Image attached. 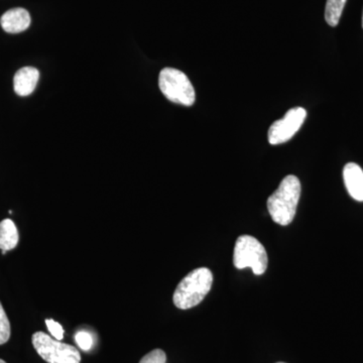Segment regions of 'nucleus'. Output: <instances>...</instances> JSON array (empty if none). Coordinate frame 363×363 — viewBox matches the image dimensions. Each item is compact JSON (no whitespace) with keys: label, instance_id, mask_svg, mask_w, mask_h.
<instances>
[{"label":"nucleus","instance_id":"obj_1","mask_svg":"<svg viewBox=\"0 0 363 363\" xmlns=\"http://www.w3.org/2000/svg\"><path fill=\"white\" fill-rule=\"evenodd\" d=\"M301 197V183L296 176H286L267 199V209L272 220L286 226L295 218Z\"/></svg>","mask_w":363,"mask_h":363},{"label":"nucleus","instance_id":"obj_2","mask_svg":"<svg viewBox=\"0 0 363 363\" xmlns=\"http://www.w3.org/2000/svg\"><path fill=\"white\" fill-rule=\"evenodd\" d=\"M213 274L207 267H199L187 274L177 286L174 304L181 310L199 305L211 290Z\"/></svg>","mask_w":363,"mask_h":363},{"label":"nucleus","instance_id":"obj_3","mask_svg":"<svg viewBox=\"0 0 363 363\" xmlns=\"http://www.w3.org/2000/svg\"><path fill=\"white\" fill-rule=\"evenodd\" d=\"M267 262L266 248L257 238L250 235H241L238 238L233 253V264L236 269L250 267L253 274L259 276L267 271Z\"/></svg>","mask_w":363,"mask_h":363},{"label":"nucleus","instance_id":"obj_4","mask_svg":"<svg viewBox=\"0 0 363 363\" xmlns=\"http://www.w3.org/2000/svg\"><path fill=\"white\" fill-rule=\"evenodd\" d=\"M162 94L174 104L191 106L196 99L195 89L187 75L174 68L162 69L159 76Z\"/></svg>","mask_w":363,"mask_h":363},{"label":"nucleus","instance_id":"obj_5","mask_svg":"<svg viewBox=\"0 0 363 363\" xmlns=\"http://www.w3.org/2000/svg\"><path fill=\"white\" fill-rule=\"evenodd\" d=\"M33 344L38 354L48 363H80L81 355L77 348L61 342L44 333L35 332Z\"/></svg>","mask_w":363,"mask_h":363},{"label":"nucleus","instance_id":"obj_6","mask_svg":"<svg viewBox=\"0 0 363 363\" xmlns=\"http://www.w3.org/2000/svg\"><path fill=\"white\" fill-rule=\"evenodd\" d=\"M307 111L303 107H295L286 112V116L274 121L269 130V142L272 145L289 142L304 123Z\"/></svg>","mask_w":363,"mask_h":363},{"label":"nucleus","instance_id":"obj_7","mask_svg":"<svg viewBox=\"0 0 363 363\" xmlns=\"http://www.w3.org/2000/svg\"><path fill=\"white\" fill-rule=\"evenodd\" d=\"M30 13L25 9L16 7V9H9L0 18V25L4 28V32L9 33H20L25 32L30 28Z\"/></svg>","mask_w":363,"mask_h":363},{"label":"nucleus","instance_id":"obj_8","mask_svg":"<svg viewBox=\"0 0 363 363\" xmlns=\"http://www.w3.org/2000/svg\"><path fill=\"white\" fill-rule=\"evenodd\" d=\"M40 72L33 67H23L16 72L13 78V88L20 96L32 94L39 82Z\"/></svg>","mask_w":363,"mask_h":363},{"label":"nucleus","instance_id":"obj_9","mask_svg":"<svg viewBox=\"0 0 363 363\" xmlns=\"http://www.w3.org/2000/svg\"><path fill=\"white\" fill-rule=\"evenodd\" d=\"M343 179L346 189L353 199L363 202V171L354 162L346 164L343 169Z\"/></svg>","mask_w":363,"mask_h":363},{"label":"nucleus","instance_id":"obj_10","mask_svg":"<svg viewBox=\"0 0 363 363\" xmlns=\"http://www.w3.org/2000/svg\"><path fill=\"white\" fill-rule=\"evenodd\" d=\"M18 231L11 219L0 222V250H11L18 245Z\"/></svg>","mask_w":363,"mask_h":363},{"label":"nucleus","instance_id":"obj_11","mask_svg":"<svg viewBox=\"0 0 363 363\" xmlns=\"http://www.w3.org/2000/svg\"><path fill=\"white\" fill-rule=\"evenodd\" d=\"M346 1L347 0H327L325 20L329 26H336L338 25Z\"/></svg>","mask_w":363,"mask_h":363},{"label":"nucleus","instance_id":"obj_12","mask_svg":"<svg viewBox=\"0 0 363 363\" xmlns=\"http://www.w3.org/2000/svg\"><path fill=\"white\" fill-rule=\"evenodd\" d=\"M9 337H11V323L0 303V345L6 343Z\"/></svg>","mask_w":363,"mask_h":363},{"label":"nucleus","instance_id":"obj_13","mask_svg":"<svg viewBox=\"0 0 363 363\" xmlns=\"http://www.w3.org/2000/svg\"><path fill=\"white\" fill-rule=\"evenodd\" d=\"M75 341L82 350L88 351L92 348L93 338L87 331H79L75 335Z\"/></svg>","mask_w":363,"mask_h":363},{"label":"nucleus","instance_id":"obj_14","mask_svg":"<svg viewBox=\"0 0 363 363\" xmlns=\"http://www.w3.org/2000/svg\"><path fill=\"white\" fill-rule=\"evenodd\" d=\"M140 363H167V355L162 350H155L145 355Z\"/></svg>","mask_w":363,"mask_h":363},{"label":"nucleus","instance_id":"obj_15","mask_svg":"<svg viewBox=\"0 0 363 363\" xmlns=\"http://www.w3.org/2000/svg\"><path fill=\"white\" fill-rule=\"evenodd\" d=\"M45 325H47L48 329H49L52 337L59 341L64 338L63 327L58 322L54 321L52 319H47L45 320Z\"/></svg>","mask_w":363,"mask_h":363},{"label":"nucleus","instance_id":"obj_16","mask_svg":"<svg viewBox=\"0 0 363 363\" xmlns=\"http://www.w3.org/2000/svg\"><path fill=\"white\" fill-rule=\"evenodd\" d=\"M1 253H2V255H6V250H2Z\"/></svg>","mask_w":363,"mask_h":363},{"label":"nucleus","instance_id":"obj_17","mask_svg":"<svg viewBox=\"0 0 363 363\" xmlns=\"http://www.w3.org/2000/svg\"><path fill=\"white\" fill-rule=\"evenodd\" d=\"M0 363H6L4 360L0 359Z\"/></svg>","mask_w":363,"mask_h":363},{"label":"nucleus","instance_id":"obj_18","mask_svg":"<svg viewBox=\"0 0 363 363\" xmlns=\"http://www.w3.org/2000/svg\"><path fill=\"white\" fill-rule=\"evenodd\" d=\"M362 28H363V13H362Z\"/></svg>","mask_w":363,"mask_h":363},{"label":"nucleus","instance_id":"obj_19","mask_svg":"<svg viewBox=\"0 0 363 363\" xmlns=\"http://www.w3.org/2000/svg\"><path fill=\"white\" fill-rule=\"evenodd\" d=\"M278 363H285V362H278Z\"/></svg>","mask_w":363,"mask_h":363}]
</instances>
